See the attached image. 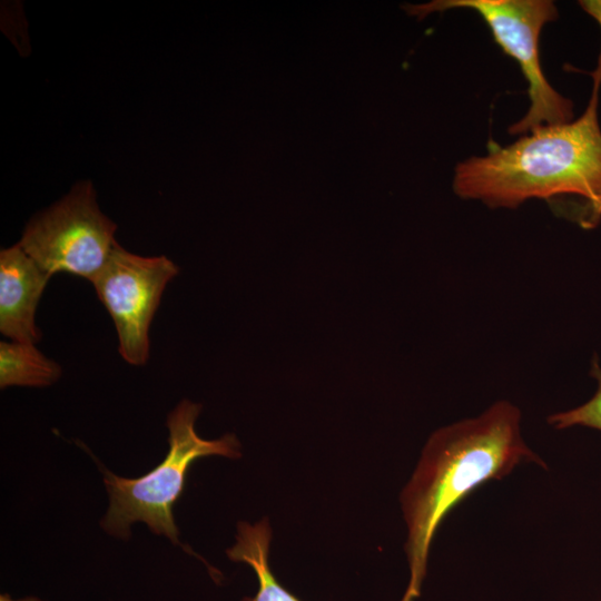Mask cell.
<instances>
[{
    "instance_id": "cell-7",
    "label": "cell",
    "mask_w": 601,
    "mask_h": 601,
    "mask_svg": "<svg viewBox=\"0 0 601 601\" xmlns=\"http://www.w3.org/2000/svg\"><path fill=\"white\" fill-rule=\"evenodd\" d=\"M51 276L19 244L0 253V331L13 342L36 344L35 314Z\"/></svg>"
},
{
    "instance_id": "cell-5",
    "label": "cell",
    "mask_w": 601,
    "mask_h": 601,
    "mask_svg": "<svg viewBox=\"0 0 601 601\" xmlns=\"http://www.w3.org/2000/svg\"><path fill=\"white\" fill-rule=\"evenodd\" d=\"M116 225L99 209L90 183H82L32 219L19 243L47 274L68 273L91 283L116 245Z\"/></svg>"
},
{
    "instance_id": "cell-10",
    "label": "cell",
    "mask_w": 601,
    "mask_h": 601,
    "mask_svg": "<svg viewBox=\"0 0 601 601\" xmlns=\"http://www.w3.org/2000/svg\"><path fill=\"white\" fill-rule=\"evenodd\" d=\"M590 374L598 383L595 394L584 404L548 417V423L564 430L573 426H585L601 431V367L598 361L592 362Z\"/></svg>"
},
{
    "instance_id": "cell-9",
    "label": "cell",
    "mask_w": 601,
    "mask_h": 601,
    "mask_svg": "<svg viewBox=\"0 0 601 601\" xmlns=\"http://www.w3.org/2000/svg\"><path fill=\"white\" fill-rule=\"evenodd\" d=\"M61 368L46 357L35 344L0 343V386L43 387L55 383Z\"/></svg>"
},
{
    "instance_id": "cell-8",
    "label": "cell",
    "mask_w": 601,
    "mask_h": 601,
    "mask_svg": "<svg viewBox=\"0 0 601 601\" xmlns=\"http://www.w3.org/2000/svg\"><path fill=\"white\" fill-rule=\"evenodd\" d=\"M272 535L267 518L255 524L239 522L237 525L236 543L226 553L231 561L248 564L258 580L256 595L243 601H300L279 584L272 572L268 561Z\"/></svg>"
},
{
    "instance_id": "cell-1",
    "label": "cell",
    "mask_w": 601,
    "mask_h": 601,
    "mask_svg": "<svg viewBox=\"0 0 601 601\" xmlns=\"http://www.w3.org/2000/svg\"><path fill=\"white\" fill-rule=\"evenodd\" d=\"M523 463L545 466L522 436L520 410L505 400L428 437L400 495L410 570L401 601L420 597L431 544L445 516L475 489L503 479Z\"/></svg>"
},
{
    "instance_id": "cell-4",
    "label": "cell",
    "mask_w": 601,
    "mask_h": 601,
    "mask_svg": "<svg viewBox=\"0 0 601 601\" xmlns=\"http://www.w3.org/2000/svg\"><path fill=\"white\" fill-rule=\"evenodd\" d=\"M420 20L433 12L466 8L476 11L490 28L495 42L512 57L529 85L530 107L509 132L528 134L549 125L573 120L572 102L559 93L545 79L540 63L539 37L543 26L558 19L550 0H433L403 7Z\"/></svg>"
},
{
    "instance_id": "cell-3",
    "label": "cell",
    "mask_w": 601,
    "mask_h": 601,
    "mask_svg": "<svg viewBox=\"0 0 601 601\" xmlns=\"http://www.w3.org/2000/svg\"><path fill=\"white\" fill-rule=\"evenodd\" d=\"M201 405L181 401L168 415L169 451L154 470L137 479L120 477L105 470L104 482L110 505L101 521L106 532L128 538L137 521L146 523L155 534H162L178 543L173 509L180 496L189 466L197 459L219 455L240 456V445L234 434L217 440L201 439L195 431V421Z\"/></svg>"
},
{
    "instance_id": "cell-2",
    "label": "cell",
    "mask_w": 601,
    "mask_h": 601,
    "mask_svg": "<svg viewBox=\"0 0 601 601\" xmlns=\"http://www.w3.org/2000/svg\"><path fill=\"white\" fill-rule=\"evenodd\" d=\"M598 22L601 27V18ZM592 77V95L579 119L541 126L508 146L491 141L486 155L470 157L455 167V194L491 208H516L531 198L575 195L587 200L582 226H594L601 217V52Z\"/></svg>"
},
{
    "instance_id": "cell-11",
    "label": "cell",
    "mask_w": 601,
    "mask_h": 601,
    "mask_svg": "<svg viewBox=\"0 0 601 601\" xmlns=\"http://www.w3.org/2000/svg\"><path fill=\"white\" fill-rule=\"evenodd\" d=\"M0 601H42L36 597H28L19 600L11 599L8 594H1Z\"/></svg>"
},
{
    "instance_id": "cell-6",
    "label": "cell",
    "mask_w": 601,
    "mask_h": 601,
    "mask_svg": "<svg viewBox=\"0 0 601 601\" xmlns=\"http://www.w3.org/2000/svg\"><path fill=\"white\" fill-rule=\"evenodd\" d=\"M177 274L178 267L167 257L135 255L116 243L92 282L115 323L119 353L127 363L148 361L150 323L166 285Z\"/></svg>"
}]
</instances>
